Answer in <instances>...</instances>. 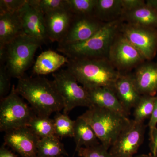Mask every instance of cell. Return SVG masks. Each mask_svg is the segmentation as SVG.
Returning <instances> with one entry per match:
<instances>
[{
    "label": "cell",
    "mask_w": 157,
    "mask_h": 157,
    "mask_svg": "<svg viewBox=\"0 0 157 157\" xmlns=\"http://www.w3.org/2000/svg\"><path fill=\"white\" fill-rule=\"evenodd\" d=\"M124 12H126L144 6L146 1L144 0H122Z\"/></svg>",
    "instance_id": "1f68e13d"
},
{
    "label": "cell",
    "mask_w": 157,
    "mask_h": 157,
    "mask_svg": "<svg viewBox=\"0 0 157 157\" xmlns=\"http://www.w3.org/2000/svg\"><path fill=\"white\" fill-rule=\"evenodd\" d=\"M124 22L157 29V10L145 3L139 8L124 12Z\"/></svg>",
    "instance_id": "d6986e66"
},
{
    "label": "cell",
    "mask_w": 157,
    "mask_h": 157,
    "mask_svg": "<svg viewBox=\"0 0 157 157\" xmlns=\"http://www.w3.org/2000/svg\"><path fill=\"white\" fill-rule=\"evenodd\" d=\"M88 108L80 117L90 126L100 143L109 150L131 120L109 109L94 106Z\"/></svg>",
    "instance_id": "277c9868"
},
{
    "label": "cell",
    "mask_w": 157,
    "mask_h": 157,
    "mask_svg": "<svg viewBox=\"0 0 157 157\" xmlns=\"http://www.w3.org/2000/svg\"><path fill=\"white\" fill-rule=\"evenodd\" d=\"M77 152L80 157H112L108 150L101 143L90 147H81Z\"/></svg>",
    "instance_id": "f1b7e54d"
},
{
    "label": "cell",
    "mask_w": 157,
    "mask_h": 157,
    "mask_svg": "<svg viewBox=\"0 0 157 157\" xmlns=\"http://www.w3.org/2000/svg\"><path fill=\"white\" fill-rule=\"evenodd\" d=\"M157 96L142 95L139 102L134 108V120L143 123L144 121L151 116Z\"/></svg>",
    "instance_id": "d4e9b609"
},
{
    "label": "cell",
    "mask_w": 157,
    "mask_h": 157,
    "mask_svg": "<svg viewBox=\"0 0 157 157\" xmlns=\"http://www.w3.org/2000/svg\"><path fill=\"white\" fill-rule=\"evenodd\" d=\"M5 145L21 157H38L37 146L40 138L29 127H22L6 132Z\"/></svg>",
    "instance_id": "7c38bea8"
},
{
    "label": "cell",
    "mask_w": 157,
    "mask_h": 157,
    "mask_svg": "<svg viewBox=\"0 0 157 157\" xmlns=\"http://www.w3.org/2000/svg\"><path fill=\"white\" fill-rule=\"evenodd\" d=\"M147 4L153 7L157 10V0H147L146 1Z\"/></svg>",
    "instance_id": "d590c367"
},
{
    "label": "cell",
    "mask_w": 157,
    "mask_h": 157,
    "mask_svg": "<svg viewBox=\"0 0 157 157\" xmlns=\"http://www.w3.org/2000/svg\"><path fill=\"white\" fill-rule=\"evenodd\" d=\"M107 58L121 73H127L146 61L141 53L118 33L109 48Z\"/></svg>",
    "instance_id": "ba28073f"
},
{
    "label": "cell",
    "mask_w": 157,
    "mask_h": 157,
    "mask_svg": "<svg viewBox=\"0 0 157 157\" xmlns=\"http://www.w3.org/2000/svg\"><path fill=\"white\" fill-rule=\"evenodd\" d=\"M148 127L149 128V132H152L154 129L157 127V98L155 103L154 108L150 118L149 122L148 123Z\"/></svg>",
    "instance_id": "836d02e7"
},
{
    "label": "cell",
    "mask_w": 157,
    "mask_h": 157,
    "mask_svg": "<svg viewBox=\"0 0 157 157\" xmlns=\"http://www.w3.org/2000/svg\"><path fill=\"white\" fill-rule=\"evenodd\" d=\"M28 127L40 139L55 135L53 119L49 117L35 115Z\"/></svg>",
    "instance_id": "cb8c5ba5"
},
{
    "label": "cell",
    "mask_w": 157,
    "mask_h": 157,
    "mask_svg": "<svg viewBox=\"0 0 157 157\" xmlns=\"http://www.w3.org/2000/svg\"><path fill=\"white\" fill-rule=\"evenodd\" d=\"M145 125L131 120L118 136L109 151L112 157H134L143 143Z\"/></svg>",
    "instance_id": "30bf717a"
},
{
    "label": "cell",
    "mask_w": 157,
    "mask_h": 157,
    "mask_svg": "<svg viewBox=\"0 0 157 157\" xmlns=\"http://www.w3.org/2000/svg\"><path fill=\"white\" fill-rule=\"evenodd\" d=\"M115 93L122 106L129 114L142 96L136 87L132 74L128 73H121L116 82Z\"/></svg>",
    "instance_id": "2e32d148"
},
{
    "label": "cell",
    "mask_w": 157,
    "mask_h": 157,
    "mask_svg": "<svg viewBox=\"0 0 157 157\" xmlns=\"http://www.w3.org/2000/svg\"><path fill=\"white\" fill-rule=\"evenodd\" d=\"M105 23L93 15H74L67 33L58 45L84 42L95 35Z\"/></svg>",
    "instance_id": "8fae6325"
},
{
    "label": "cell",
    "mask_w": 157,
    "mask_h": 157,
    "mask_svg": "<svg viewBox=\"0 0 157 157\" xmlns=\"http://www.w3.org/2000/svg\"><path fill=\"white\" fill-rule=\"evenodd\" d=\"M52 76L57 90L63 101L64 113L68 114L76 107H91L87 90L78 84L67 69L53 73Z\"/></svg>",
    "instance_id": "52a82bcc"
},
{
    "label": "cell",
    "mask_w": 157,
    "mask_h": 157,
    "mask_svg": "<svg viewBox=\"0 0 157 157\" xmlns=\"http://www.w3.org/2000/svg\"><path fill=\"white\" fill-rule=\"evenodd\" d=\"M123 12L122 0H97L94 16L107 23L120 19Z\"/></svg>",
    "instance_id": "44dd1931"
},
{
    "label": "cell",
    "mask_w": 157,
    "mask_h": 157,
    "mask_svg": "<svg viewBox=\"0 0 157 157\" xmlns=\"http://www.w3.org/2000/svg\"><path fill=\"white\" fill-rule=\"evenodd\" d=\"M137 90L141 95L155 96L157 93V63L145 61L132 74Z\"/></svg>",
    "instance_id": "9a60e30c"
},
{
    "label": "cell",
    "mask_w": 157,
    "mask_h": 157,
    "mask_svg": "<svg viewBox=\"0 0 157 157\" xmlns=\"http://www.w3.org/2000/svg\"></svg>",
    "instance_id": "74e56055"
},
{
    "label": "cell",
    "mask_w": 157,
    "mask_h": 157,
    "mask_svg": "<svg viewBox=\"0 0 157 157\" xmlns=\"http://www.w3.org/2000/svg\"><path fill=\"white\" fill-rule=\"evenodd\" d=\"M0 157H17L13 153L6 148L5 144H3L0 148Z\"/></svg>",
    "instance_id": "e575fe53"
},
{
    "label": "cell",
    "mask_w": 157,
    "mask_h": 157,
    "mask_svg": "<svg viewBox=\"0 0 157 157\" xmlns=\"http://www.w3.org/2000/svg\"><path fill=\"white\" fill-rule=\"evenodd\" d=\"M67 69L87 90L106 87L115 91L121 73L107 57L69 59Z\"/></svg>",
    "instance_id": "7a4b0ae2"
},
{
    "label": "cell",
    "mask_w": 157,
    "mask_h": 157,
    "mask_svg": "<svg viewBox=\"0 0 157 157\" xmlns=\"http://www.w3.org/2000/svg\"><path fill=\"white\" fill-rule=\"evenodd\" d=\"M24 32L19 13L0 14V48L5 47Z\"/></svg>",
    "instance_id": "ac0fdd59"
},
{
    "label": "cell",
    "mask_w": 157,
    "mask_h": 157,
    "mask_svg": "<svg viewBox=\"0 0 157 157\" xmlns=\"http://www.w3.org/2000/svg\"><path fill=\"white\" fill-rule=\"evenodd\" d=\"M92 106L112 110L128 117L129 114L122 106L115 91L106 87H99L87 90Z\"/></svg>",
    "instance_id": "e0dca14e"
},
{
    "label": "cell",
    "mask_w": 157,
    "mask_h": 157,
    "mask_svg": "<svg viewBox=\"0 0 157 157\" xmlns=\"http://www.w3.org/2000/svg\"><path fill=\"white\" fill-rule=\"evenodd\" d=\"M55 135L60 139L66 137H73L75 121L68 114L56 113L53 119Z\"/></svg>",
    "instance_id": "484cf974"
},
{
    "label": "cell",
    "mask_w": 157,
    "mask_h": 157,
    "mask_svg": "<svg viewBox=\"0 0 157 157\" xmlns=\"http://www.w3.org/2000/svg\"><path fill=\"white\" fill-rule=\"evenodd\" d=\"M36 115L17 94L13 86L11 92L1 100L0 131L5 133L14 129L28 127Z\"/></svg>",
    "instance_id": "8992f818"
},
{
    "label": "cell",
    "mask_w": 157,
    "mask_h": 157,
    "mask_svg": "<svg viewBox=\"0 0 157 157\" xmlns=\"http://www.w3.org/2000/svg\"><path fill=\"white\" fill-rule=\"evenodd\" d=\"M68 155L63 144L55 135L40 139L38 142V157H63Z\"/></svg>",
    "instance_id": "603a6c76"
},
{
    "label": "cell",
    "mask_w": 157,
    "mask_h": 157,
    "mask_svg": "<svg viewBox=\"0 0 157 157\" xmlns=\"http://www.w3.org/2000/svg\"><path fill=\"white\" fill-rule=\"evenodd\" d=\"M10 77L6 65L1 64L0 67V97L1 100L6 97L10 90Z\"/></svg>",
    "instance_id": "4dcf8cb0"
},
{
    "label": "cell",
    "mask_w": 157,
    "mask_h": 157,
    "mask_svg": "<svg viewBox=\"0 0 157 157\" xmlns=\"http://www.w3.org/2000/svg\"><path fill=\"white\" fill-rule=\"evenodd\" d=\"M120 32L146 61L153 59L157 53V29L124 22Z\"/></svg>",
    "instance_id": "9c48e42d"
},
{
    "label": "cell",
    "mask_w": 157,
    "mask_h": 157,
    "mask_svg": "<svg viewBox=\"0 0 157 157\" xmlns=\"http://www.w3.org/2000/svg\"><path fill=\"white\" fill-rule=\"evenodd\" d=\"M16 92L27 101L38 116L49 117L64 107L61 96L53 80L41 76L23 77L18 79Z\"/></svg>",
    "instance_id": "6da1fadb"
},
{
    "label": "cell",
    "mask_w": 157,
    "mask_h": 157,
    "mask_svg": "<svg viewBox=\"0 0 157 157\" xmlns=\"http://www.w3.org/2000/svg\"><path fill=\"white\" fill-rule=\"evenodd\" d=\"M134 157H153L152 155H139L136 156H134Z\"/></svg>",
    "instance_id": "8d00e7d4"
},
{
    "label": "cell",
    "mask_w": 157,
    "mask_h": 157,
    "mask_svg": "<svg viewBox=\"0 0 157 157\" xmlns=\"http://www.w3.org/2000/svg\"><path fill=\"white\" fill-rule=\"evenodd\" d=\"M67 8L74 15H93L97 0H66Z\"/></svg>",
    "instance_id": "4316f807"
},
{
    "label": "cell",
    "mask_w": 157,
    "mask_h": 157,
    "mask_svg": "<svg viewBox=\"0 0 157 157\" xmlns=\"http://www.w3.org/2000/svg\"><path fill=\"white\" fill-rule=\"evenodd\" d=\"M124 21L118 19L106 23L98 33L84 42L58 45L57 50L69 59L107 57L109 48Z\"/></svg>",
    "instance_id": "3957f363"
},
{
    "label": "cell",
    "mask_w": 157,
    "mask_h": 157,
    "mask_svg": "<svg viewBox=\"0 0 157 157\" xmlns=\"http://www.w3.org/2000/svg\"><path fill=\"white\" fill-rule=\"evenodd\" d=\"M41 44L36 39L24 33L5 46L6 66L11 77L18 79L23 77Z\"/></svg>",
    "instance_id": "5b68a950"
},
{
    "label": "cell",
    "mask_w": 157,
    "mask_h": 157,
    "mask_svg": "<svg viewBox=\"0 0 157 157\" xmlns=\"http://www.w3.org/2000/svg\"><path fill=\"white\" fill-rule=\"evenodd\" d=\"M28 3L41 12L43 15L67 9L66 0H27Z\"/></svg>",
    "instance_id": "83f0119b"
},
{
    "label": "cell",
    "mask_w": 157,
    "mask_h": 157,
    "mask_svg": "<svg viewBox=\"0 0 157 157\" xmlns=\"http://www.w3.org/2000/svg\"><path fill=\"white\" fill-rule=\"evenodd\" d=\"M76 144L75 151L82 147H90L101 143L90 126L78 117L75 121L73 137Z\"/></svg>",
    "instance_id": "7402d4cb"
},
{
    "label": "cell",
    "mask_w": 157,
    "mask_h": 157,
    "mask_svg": "<svg viewBox=\"0 0 157 157\" xmlns=\"http://www.w3.org/2000/svg\"><path fill=\"white\" fill-rule=\"evenodd\" d=\"M150 147L151 151L152 156L157 157V127L152 132H149Z\"/></svg>",
    "instance_id": "d6a6232c"
},
{
    "label": "cell",
    "mask_w": 157,
    "mask_h": 157,
    "mask_svg": "<svg viewBox=\"0 0 157 157\" xmlns=\"http://www.w3.org/2000/svg\"><path fill=\"white\" fill-rule=\"evenodd\" d=\"M74 15L67 9L44 15L47 37L52 42H61L67 33Z\"/></svg>",
    "instance_id": "5bb4252c"
},
{
    "label": "cell",
    "mask_w": 157,
    "mask_h": 157,
    "mask_svg": "<svg viewBox=\"0 0 157 157\" xmlns=\"http://www.w3.org/2000/svg\"><path fill=\"white\" fill-rule=\"evenodd\" d=\"M25 34L43 43L48 38L44 15L39 10L26 4L19 11Z\"/></svg>",
    "instance_id": "4fadbf2b"
},
{
    "label": "cell",
    "mask_w": 157,
    "mask_h": 157,
    "mask_svg": "<svg viewBox=\"0 0 157 157\" xmlns=\"http://www.w3.org/2000/svg\"><path fill=\"white\" fill-rule=\"evenodd\" d=\"M27 2V0H1L0 14L18 12Z\"/></svg>",
    "instance_id": "f546056e"
},
{
    "label": "cell",
    "mask_w": 157,
    "mask_h": 157,
    "mask_svg": "<svg viewBox=\"0 0 157 157\" xmlns=\"http://www.w3.org/2000/svg\"><path fill=\"white\" fill-rule=\"evenodd\" d=\"M68 62L69 59L63 55L52 50L45 51L37 57L33 70L37 75H46L54 73Z\"/></svg>",
    "instance_id": "ffe728a7"
}]
</instances>
